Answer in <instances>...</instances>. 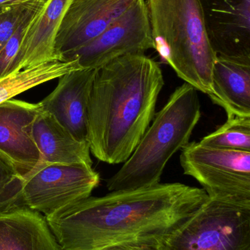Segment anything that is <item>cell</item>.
<instances>
[{
    "label": "cell",
    "instance_id": "277c9868",
    "mask_svg": "<svg viewBox=\"0 0 250 250\" xmlns=\"http://www.w3.org/2000/svg\"><path fill=\"white\" fill-rule=\"evenodd\" d=\"M154 48L185 83L209 96L217 54L198 0H146Z\"/></svg>",
    "mask_w": 250,
    "mask_h": 250
},
{
    "label": "cell",
    "instance_id": "8992f818",
    "mask_svg": "<svg viewBox=\"0 0 250 250\" xmlns=\"http://www.w3.org/2000/svg\"><path fill=\"white\" fill-rule=\"evenodd\" d=\"M183 173L195 179L208 197L250 205V151L189 143L182 149Z\"/></svg>",
    "mask_w": 250,
    "mask_h": 250
},
{
    "label": "cell",
    "instance_id": "4fadbf2b",
    "mask_svg": "<svg viewBox=\"0 0 250 250\" xmlns=\"http://www.w3.org/2000/svg\"><path fill=\"white\" fill-rule=\"evenodd\" d=\"M70 0H48L36 13L24 36L12 73L58 61L54 45L59 27Z\"/></svg>",
    "mask_w": 250,
    "mask_h": 250
},
{
    "label": "cell",
    "instance_id": "2e32d148",
    "mask_svg": "<svg viewBox=\"0 0 250 250\" xmlns=\"http://www.w3.org/2000/svg\"><path fill=\"white\" fill-rule=\"evenodd\" d=\"M208 97L227 117H250V64L217 56Z\"/></svg>",
    "mask_w": 250,
    "mask_h": 250
},
{
    "label": "cell",
    "instance_id": "8fae6325",
    "mask_svg": "<svg viewBox=\"0 0 250 250\" xmlns=\"http://www.w3.org/2000/svg\"><path fill=\"white\" fill-rule=\"evenodd\" d=\"M38 104L11 99L0 104V155L24 177L41 163L32 134Z\"/></svg>",
    "mask_w": 250,
    "mask_h": 250
},
{
    "label": "cell",
    "instance_id": "d6986e66",
    "mask_svg": "<svg viewBox=\"0 0 250 250\" xmlns=\"http://www.w3.org/2000/svg\"><path fill=\"white\" fill-rule=\"evenodd\" d=\"M22 185L23 178L0 155V213L23 207L21 204Z\"/></svg>",
    "mask_w": 250,
    "mask_h": 250
},
{
    "label": "cell",
    "instance_id": "603a6c76",
    "mask_svg": "<svg viewBox=\"0 0 250 250\" xmlns=\"http://www.w3.org/2000/svg\"><path fill=\"white\" fill-rule=\"evenodd\" d=\"M48 0H8V6L26 5L31 6L35 4H43Z\"/></svg>",
    "mask_w": 250,
    "mask_h": 250
},
{
    "label": "cell",
    "instance_id": "52a82bcc",
    "mask_svg": "<svg viewBox=\"0 0 250 250\" xmlns=\"http://www.w3.org/2000/svg\"><path fill=\"white\" fill-rule=\"evenodd\" d=\"M99 183L91 166L41 163L23 178L21 204L49 215L89 198Z\"/></svg>",
    "mask_w": 250,
    "mask_h": 250
},
{
    "label": "cell",
    "instance_id": "7a4b0ae2",
    "mask_svg": "<svg viewBox=\"0 0 250 250\" xmlns=\"http://www.w3.org/2000/svg\"><path fill=\"white\" fill-rule=\"evenodd\" d=\"M164 85L159 64L145 54L97 69L88 108V142L95 158L112 165L129 159L155 116Z\"/></svg>",
    "mask_w": 250,
    "mask_h": 250
},
{
    "label": "cell",
    "instance_id": "5b68a950",
    "mask_svg": "<svg viewBox=\"0 0 250 250\" xmlns=\"http://www.w3.org/2000/svg\"><path fill=\"white\" fill-rule=\"evenodd\" d=\"M164 250H250V205L208 197L162 239Z\"/></svg>",
    "mask_w": 250,
    "mask_h": 250
},
{
    "label": "cell",
    "instance_id": "3957f363",
    "mask_svg": "<svg viewBox=\"0 0 250 250\" xmlns=\"http://www.w3.org/2000/svg\"><path fill=\"white\" fill-rule=\"evenodd\" d=\"M198 91L184 83L157 113L132 155L108 179L110 192L148 188L160 183L170 159L189 143L201 117Z\"/></svg>",
    "mask_w": 250,
    "mask_h": 250
},
{
    "label": "cell",
    "instance_id": "30bf717a",
    "mask_svg": "<svg viewBox=\"0 0 250 250\" xmlns=\"http://www.w3.org/2000/svg\"><path fill=\"white\" fill-rule=\"evenodd\" d=\"M211 48L250 64V0H198Z\"/></svg>",
    "mask_w": 250,
    "mask_h": 250
},
{
    "label": "cell",
    "instance_id": "6da1fadb",
    "mask_svg": "<svg viewBox=\"0 0 250 250\" xmlns=\"http://www.w3.org/2000/svg\"><path fill=\"white\" fill-rule=\"evenodd\" d=\"M207 198L202 188L159 183L90 196L45 217L62 250H100L127 241L164 239Z\"/></svg>",
    "mask_w": 250,
    "mask_h": 250
},
{
    "label": "cell",
    "instance_id": "ffe728a7",
    "mask_svg": "<svg viewBox=\"0 0 250 250\" xmlns=\"http://www.w3.org/2000/svg\"><path fill=\"white\" fill-rule=\"evenodd\" d=\"M45 4H39L31 9L22 24L18 28L13 36L6 42L5 45L0 50V79L11 74L16 58L19 54L22 41L24 36L26 28L36 13L44 7Z\"/></svg>",
    "mask_w": 250,
    "mask_h": 250
},
{
    "label": "cell",
    "instance_id": "e0dca14e",
    "mask_svg": "<svg viewBox=\"0 0 250 250\" xmlns=\"http://www.w3.org/2000/svg\"><path fill=\"white\" fill-rule=\"evenodd\" d=\"M79 69L77 60H74L50 62L11 73L0 79V104L32 88Z\"/></svg>",
    "mask_w": 250,
    "mask_h": 250
},
{
    "label": "cell",
    "instance_id": "9c48e42d",
    "mask_svg": "<svg viewBox=\"0 0 250 250\" xmlns=\"http://www.w3.org/2000/svg\"><path fill=\"white\" fill-rule=\"evenodd\" d=\"M139 0H70L54 45L56 60L95 39Z\"/></svg>",
    "mask_w": 250,
    "mask_h": 250
},
{
    "label": "cell",
    "instance_id": "44dd1931",
    "mask_svg": "<svg viewBox=\"0 0 250 250\" xmlns=\"http://www.w3.org/2000/svg\"><path fill=\"white\" fill-rule=\"evenodd\" d=\"M39 4H42L0 7V50L13 36L31 9Z\"/></svg>",
    "mask_w": 250,
    "mask_h": 250
},
{
    "label": "cell",
    "instance_id": "cb8c5ba5",
    "mask_svg": "<svg viewBox=\"0 0 250 250\" xmlns=\"http://www.w3.org/2000/svg\"><path fill=\"white\" fill-rule=\"evenodd\" d=\"M8 6V0H0V7Z\"/></svg>",
    "mask_w": 250,
    "mask_h": 250
},
{
    "label": "cell",
    "instance_id": "7402d4cb",
    "mask_svg": "<svg viewBox=\"0 0 250 250\" xmlns=\"http://www.w3.org/2000/svg\"><path fill=\"white\" fill-rule=\"evenodd\" d=\"M162 238H146L120 242L100 250H164Z\"/></svg>",
    "mask_w": 250,
    "mask_h": 250
},
{
    "label": "cell",
    "instance_id": "7c38bea8",
    "mask_svg": "<svg viewBox=\"0 0 250 250\" xmlns=\"http://www.w3.org/2000/svg\"><path fill=\"white\" fill-rule=\"evenodd\" d=\"M96 71L79 69L63 75L53 92L38 104L81 142L88 143V104Z\"/></svg>",
    "mask_w": 250,
    "mask_h": 250
},
{
    "label": "cell",
    "instance_id": "9a60e30c",
    "mask_svg": "<svg viewBox=\"0 0 250 250\" xmlns=\"http://www.w3.org/2000/svg\"><path fill=\"white\" fill-rule=\"evenodd\" d=\"M0 250H62L45 217L26 207L0 213Z\"/></svg>",
    "mask_w": 250,
    "mask_h": 250
},
{
    "label": "cell",
    "instance_id": "ac0fdd59",
    "mask_svg": "<svg viewBox=\"0 0 250 250\" xmlns=\"http://www.w3.org/2000/svg\"><path fill=\"white\" fill-rule=\"evenodd\" d=\"M199 143L214 148L250 151V117H227L224 124Z\"/></svg>",
    "mask_w": 250,
    "mask_h": 250
},
{
    "label": "cell",
    "instance_id": "5bb4252c",
    "mask_svg": "<svg viewBox=\"0 0 250 250\" xmlns=\"http://www.w3.org/2000/svg\"><path fill=\"white\" fill-rule=\"evenodd\" d=\"M32 134L41 154V163L92 167L89 144L76 140L40 106L32 123Z\"/></svg>",
    "mask_w": 250,
    "mask_h": 250
},
{
    "label": "cell",
    "instance_id": "ba28073f",
    "mask_svg": "<svg viewBox=\"0 0 250 250\" xmlns=\"http://www.w3.org/2000/svg\"><path fill=\"white\" fill-rule=\"evenodd\" d=\"M145 0H139L101 35L62 62L76 60L81 69H98L123 56L154 49Z\"/></svg>",
    "mask_w": 250,
    "mask_h": 250
}]
</instances>
